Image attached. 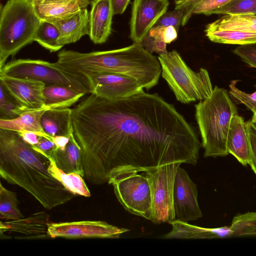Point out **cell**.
<instances>
[{
  "label": "cell",
  "instance_id": "20",
  "mask_svg": "<svg viewBox=\"0 0 256 256\" xmlns=\"http://www.w3.org/2000/svg\"><path fill=\"white\" fill-rule=\"evenodd\" d=\"M51 22L54 24L58 30V43L62 48L75 42L90 34V13L87 8L70 18Z\"/></svg>",
  "mask_w": 256,
  "mask_h": 256
},
{
  "label": "cell",
  "instance_id": "33",
  "mask_svg": "<svg viewBox=\"0 0 256 256\" xmlns=\"http://www.w3.org/2000/svg\"><path fill=\"white\" fill-rule=\"evenodd\" d=\"M237 80H232L229 84V95L234 104H244L253 114H256V90L252 94L246 93L238 89L236 85Z\"/></svg>",
  "mask_w": 256,
  "mask_h": 256
},
{
  "label": "cell",
  "instance_id": "2",
  "mask_svg": "<svg viewBox=\"0 0 256 256\" xmlns=\"http://www.w3.org/2000/svg\"><path fill=\"white\" fill-rule=\"evenodd\" d=\"M51 158L25 142L18 132L0 128V176L23 188L45 208L51 210L73 198L49 172Z\"/></svg>",
  "mask_w": 256,
  "mask_h": 256
},
{
  "label": "cell",
  "instance_id": "6",
  "mask_svg": "<svg viewBox=\"0 0 256 256\" xmlns=\"http://www.w3.org/2000/svg\"><path fill=\"white\" fill-rule=\"evenodd\" d=\"M158 58L162 76L178 100L188 104L203 100L211 96L214 88L206 69L192 70L176 50L160 54Z\"/></svg>",
  "mask_w": 256,
  "mask_h": 256
},
{
  "label": "cell",
  "instance_id": "34",
  "mask_svg": "<svg viewBox=\"0 0 256 256\" xmlns=\"http://www.w3.org/2000/svg\"><path fill=\"white\" fill-rule=\"evenodd\" d=\"M233 52L250 66L256 68V42L240 45Z\"/></svg>",
  "mask_w": 256,
  "mask_h": 256
},
{
  "label": "cell",
  "instance_id": "5",
  "mask_svg": "<svg viewBox=\"0 0 256 256\" xmlns=\"http://www.w3.org/2000/svg\"><path fill=\"white\" fill-rule=\"evenodd\" d=\"M0 68L34 41L40 20L28 0H8L0 16Z\"/></svg>",
  "mask_w": 256,
  "mask_h": 256
},
{
  "label": "cell",
  "instance_id": "45",
  "mask_svg": "<svg viewBox=\"0 0 256 256\" xmlns=\"http://www.w3.org/2000/svg\"><path fill=\"white\" fill-rule=\"evenodd\" d=\"M250 121L256 130V114H253V116Z\"/></svg>",
  "mask_w": 256,
  "mask_h": 256
},
{
  "label": "cell",
  "instance_id": "9",
  "mask_svg": "<svg viewBox=\"0 0 256 256\" xmlns=\"http://www.w3.org/2000/svg\"><path fill=\"white\" fill-rule=\"evenodd\" d=\"M181 162L166 164L146 171L152 195V216L155 224L170 223L176 220L174 186L176 174Z\"/></svg>",
  "mask_w": 256,
  "mask_h": 256
},
{
  "label": "cell",
  "instance_id": "16",
  "mask_svg": "<svg viewBox=\"0 0 256 256\" xmlns=\"http://www.w3.org/2000/svg\"><path fill=\"white\" fill-rule=\"evenodd\" d=\"M40 20L54 22L87 8L90 0H28Z\"/></svg>",
  "mask_w": 256,
  "mask_h": 256
},
{
  "label": "cell",
  "instance_id": "39",
  "mask_svg": "<svg viewBox=\"0 0 256 256\" xmlns=\"http://www.w3.org/2000/svg\"><path fill=\"white\" fill-rule=\"evenodd\" d=\"M203 0H174V9H182L184 14L181 24L185 26L193 14L195 8Z\"/></svg>",
  "mask_w": 256,
  "mask_h": 256
},
{
  "label": "cell",
  "instance_id": "30",
  "mask_svg": "<svg viewBox=\"0 0 256 256\" xmlns=\"http://www.w3.org/2000/svg\"><path fill=\"white\" fill-rule=\"evenodd\" d=\"M16 192H12L0 184V218L14 220L24 218L19 207Z\"/></svg>",
  "mask_w": 256,
  "mask_h": 256
},
{
  "label": "cell",
  "instance_id": "13",
  "mask_svg": "<svg viewBox=\"0 0 256 256\" xmlns=\"http://www.w3.org/2000/svg\"><path fill=\"white\" fill-rule=\"evenodd\" d=\"M168 5V0H133L130 37L134 42H140L160 18L166 12Z\"/></svg>",
  "mask_w": 256,
  "mask_h": 256
},
{
  "label": "cell",
  "instance_id": "1",
  "mask_svg": "<svg viewBox=\"0 0 256 256\" xmlns=\"http://www.w3.org/2000/svg\"><path fill=\"white\" fill-rule=\"evenodd\" d=\"M72 110L84 178L92 184L108 182L124 169L146 172L174 162H198L201 144L195 130L156 93L142 89L116 99L90 94Z\"/></svg>",
  "mask_w": 256,
  "mask_h": 256
},
{
  "label": "cell",
  "instance_id": "32",
  "mask_svg": "<svg viewBox=\"0 0 256 256\" xmlns=\"http://www.w3.org/2000/svg\"><path fill=\"white\" fill-rule=\"evenodd\" d=\"M212 14H256V0H231Z\"/></svg>",
  "mask_w": 256,
  "mask_h": 256
},
{
  "label": "cell",
  "instance_id": "24",
  "mask_svg": "<svg viewBox=\"0 0 256 256\" xmlns=\"http://www.w3.org/2000/svg\"><path fill=\"white\" fill-rule=\"evenodd\" d=\"M46 110V108L31 109L14 119H0V128L16 132L31 131L49 136L44 132L40 124L42 116Z\"/></svg>",
  "mask_w": 256,
  "mask_h": 256
},
{
  "label": "cell",
  "instance_id": "25",
  "mask_svg": "<svg viewBox=\"0 0 256 256\" xmlns=\"http://www.w3.org/2000/svg\"><path fill=\"white\" fill-rule=\"evenodd\" d=\"M206 28L256 32V14H225L208 24Z\"/></svg>",
  "mask_w": 256,
  "mask_h": 256
},
{
  "label": "cell",
  "instance_id": "29",
  "mask_svg": "<svg viewBox=\"0 0 256 256\" xmlns=\"http://www.w3.org/2000/svg\"><path fill=\"white\" fill-rule=\"evenodd\" d=\"M29 110L31 109L20 104L0 82V119H14Z\"/></svg>",
  "mask_w": 256,
  "mask_h": 256
},
{
  "label": "cell",
  "instance_id": "37",
  "mask_svg": "<svg viewBox=\"0 0 256 256\" xmlns=\"http://www.w3.org/2000/svg\"><path fill=\"white\" fill-rule=\"evenodd\" d=\"M148 52L158 54L167 52L166 44L152 36L148 32L140 43Z\"/></svg>",
  "mask_w": 256,
  "mask_h": 256
},
{
  "label": "cell",
  "instance_id": "40",
  "mask_svg": "<svg viewBox=\"0 0 256 256\" xmlns=\"http://www.w3.org/2000/svg\"><path fill=\"white\" fill-rule=\"evenodd\" d=\"M246 123L250 146V160L248 165L256 174V130L250 120Z\"/></svg>",
  "mask_w": 256,
  "mask_h": 256
},
{
  "label": "cell",
  "instance_id": "35",
  "mask_svg": "<svg viewBox=\"0 0 256 256\" xmlns=\"http://www.w3.org/2000/svg\"><path fill=\"white\" fill-rule=\"evenodd\" d=\"M184 14V12L182 9H174V10L166 12L160 18L154 26H172L178 32Z\"/></svg>",
  "mask_w": 256,
  "mask_h": 256
},
{
  "label": "cell",
  "instance_id": "3",
  "mask_svg": "<svg viewBox=\"0 0 256 256\" xmlns=\"http://www.w3.org/2000/svg\"><path fill=\"white\" fill-rule=\"evenodd\" d=\"M56 62L63 69L80 74L98 72L125 74L148 90L158 84L162 72L158 58L136 42L121 48L90 52L64 50L58 53Z\"/></svg>",
  "mask_w": 256,
  "mask_h": 256
},
{
  "label": "cell",
  "instance_id": "41",
  "mask_svg": "<svg viewBox=\"0 0 256 256\" xmlns=\"http://www.w3.org/2000/svg\"><path fill=\"white\" fill-rule=\"evenodd\" d=\"M52 138L40 136L38 142L36 146H32L36 150L46 154L50 157L52 152L56 148V146L52 142Z\"/></svg>",
  "mask_w": 256,
  "mask_h": 256
},
{
  "label": "cell",
  "instance_id": "23",
  "mask_svg": "<svg viewBox=\"0 0 256 256\" xmlns=\"http://www.w3.org/2000/svg\"><path fill=\"white\" fill-rule=\"evenodd\" d=\"M86 94L61 85L46 86L44 90V107L48 109L68 108Z\"/></svg>",
  "mask_w": 256,
  "mask_h": 256
},
{
  "label": "cell",
  "instance_id": "12",
  "mask_svg": "<svg viewBox=\"0 0 256 256\" xmlns=\"http://www.w3.org/2000/svg\"><path fill=\"white\" fill-rule=\"evenodd\" d=\"M196 184L186 171L178 168L174 186V206L176 220L188 222L202 216L198 200Z\"/></svg>",
  "mask_w": 256,
  "mask_h": 256
},
{
  "label": "cell",
  "instance_id": "18",
  "mask_svg": "<svg viewBox=\"0 0 256 256\" xmlns=\"http://www.w3.org/2000/svg\"><path fill=\"white\" fill-rule=\"evenodd\" d=\"M228 154L232 155L242 166H246L250 160V146L247 123L238 114L230 121L226 140Z\"/></svg>",
  "mask_w": 256,
  "mask_h": 256
},
{
  "label": "cell",
  "instance_id": "27",
  "mask_svg": "<svg viewBox=\"0 0 256 256\" xmlns=\"http://www.w3.org/2000/svg\"><path fill=\"white\" fill-rule=\"evenodd\" d=\"M204 32L208 38L214 42L240 46L256 42V32L206 28Z\"/></svg>",
  "mask_w": 256,
  "mask_h": 256
},
{
  "label": "cell",
  "instance_id": "43",
  "mask_svg": "<svg viewBox=\"0 0 256 256\" xmlns=\"http://www.w3.org/2000/svg\"><path fill=\"white\" fill-rule=\"evenodd\" d=\"M114 14H120L126 10L130 0H110Z\"/></svg>",
  "mask_w": 256,
  "mask_h": 256
},
{
  "label": "cell",
  "instance_id": "11",
  "mask_svg": "<svg viewBox=\"0 0 256 256\" xmlns=\"http://www.w3.org/2000/svg\"><path fill=\"white\" fill-rule=\"evenodd\" d=\"M129 230L120 228L104 221L83 220L50 222L48 232L50 238H118Z\"/></svg>",
  "mask_w": 256,
  "mask_h": 256
},
{
  "label": "cell",
  "instance_id": "26",
  "mask_svg": "<svg viewBox=\"0 0 256 256\" xmlns=\"http://www.w3.org/2000/svg\"><path fill=\"white\" fill-rule=\"evenodd\" d=\"M50 174L68 190L74 194L85 197L90 196V192L84 178L80 174L77 173H65L59 169L51 158L48 167Z\"/></svg>",
  "mask_w": 256,
  "mask_h": 256
},
{
  "label": "cell",
  "instance_id": "42",
  "mask_svg": "<svg viewBox=\"0 0 256 256\" xmlns=\"http://www.w3.org/2000/svg\"><path fill=\"white\" fill-rule=\"evenodd\" d=\"M18 132L25 142L32 146H36L38 142V140L42 136L50 138H52L31 131H20Z\"/></svg>",
  "mask_w": 256,
  "mask_h": 256
},
{
  "label": "cell",
  "instance_id": "10",
  "mask_svg": "<svg viewBox=\"0 0 256 256\" xmlns=\"http://www.w3.org/2000/svg\"><path fill=\"white\" fill-rule=\"evenodd\" d=\"M82 74L88 81L90 94L108 99L126 97L144 89L136 80L121 74L98 72Z\"/></svg>",
  "mask_w": 256,
  "mask_h": 256
},
{
  "label": "cell",
  "instance_id": "19",
  "mask_svg": "<svg viewBox=\"0 0 256 256\" xmlns=\"http://www.w3.org/2000/svg\"><path fill=\"white\" fill-rule=\"evenodd\" d=\"M172 230L162 236L165 238L212 239L232 237V232L230 226L216 228H205L177 220L170 223Z\"/></svg>",
  "mask_w": 256,
  "mask_h": 256
},
{
  "label": "cell",
  "instance_id": "17",
  "mask_svg": "<svg viewBox=\"0 0 256 256\" xmlns=\"http://www.w3.org/2000/svg\"><path fill=\"white\" fill-rule=\"evenodd\" d=\"M90 12V34L95 44L105 42L112 31L114 16L110 0H92Z\"/></svg>",
  "mask_w": 256,
  "mask_h": 256
},
{
  "label": "cell",
  "instance_id": "36",
  "mask_svg": "<svg viewBox=\"0 0 256 256\" xmlns=\"http://www.w3.org/2000/svg\"><path fill=\"white\" fill-rule=\"evenodd\" d=\"M148 33L151 36L166 44L174 41L178 37V31L172 26H154Z\"/></svg>",
  "mask_w": 256,
  "mask_h": 256
},
{
  "label": "cell",
  "instance_id": "31",
  "mask_svg": "<svg viewBox=\"0 0 256 256\" xmlns=\"http://www.w3.org/2000/svg\"><path fill=\"white\" fill-rule=\"evenodd\" d=\"M230 228L232 237H256V212L237 214L233 218Z\"/></svg>",
  "mask_w": 256,
  "mask_h": 256
},
{
  "label": "cell",
  "instance_id": "28",
  "mask_svg": "<svg viewBox=\"0 0 256 256\" xmlns=\"http://www.w3.org/2000/svg\"><path fill=\"white\" fill-rule=\"evenodd\" d=\"M59 36L58 30L54 24L46 20H40L34 41L50 52H55L62 48L58 43Z\"/></svg>",
  "mask_w": 256,
  "mask_h": 256
},
{
  "label": "cell",
  "instance_id": "21",
  "mask_svg": "<svg viewBox=\"0 0 256 256\" xmlns=\"http://www.w3.org/2000/svg\"><path fill=\"white\" fill-rule=\"evenodd\" d=\"M40 124L44 132L51 137H70L74 134L72 110L68 108L46 110L42 116Z\"/></svg>",
  "mask_w": 256,
  "mask_h": 256
},
{
  "label": "cell",
  "instance_id": "7",
  "mask_svg": "<svg viewBox=\"0 0 256 256\" xmlns=\"http://www.w3.org/2000/svg\"><path fill=\"white\" fill-rule=\"evenodd\" d=\"M0 71L8 76L40 81L46 86L61 85L85 94L90 93L86 76L67 71L56 62L41 60L17 59L5 64L0 68Z\"/></svg>",
  "mask_w": 256,
  "mask_h": 256
},
{
  "label": "cell",
  "instance_id": "4",
  "mask_svg": "<svg viewBox=\"0 0 256 256\" xmlns=\"http://www.w3.org/2000/svg\"><path fill=\"white\" fill-rule=\"evenodd\" d=\"M236 114L237 108L228 92L216 86L209 98L195 104V118L205 158L228 154L227 136L231 120Z\"/></svg>",
  "mask_w": 256,
  "mask_h": 256
},
{
  "label": "cell",
  "instance_id": "38",
  "mask_svg": "<svg viewBox=\"0 0 256 256\" xmlns=\"http://www.w3.org/2000/svg\"><path fill=\"white\" fill-rule=\"evenodd\" d=\"M231 0H203L193 10V14H212L216 9L224 6Z\"/></svg>",
  "mask_w": 256,
  "mask_h": 256
},
{
  "label": "cell",
  "instance_id": "22",
  "mask_svg": "<svg viewBox=\"0 0 256 256\" xmlns=\"http://www.w3.org/2000/svg\"><path fill=\"white\" fill-rule=\"evenodd\" d=\"M50 158L56 166L64 172L77 173L84 177L82 150L74 134L64 148H56Z\"/></svg>",
  "mask_w": 256,
  "mask_h": 256
},
{
  "label": "cell",
  "instance_id": "8",
  "mask_svg": "<svg viewBox=\"0 0 256 256\" xmlns=\"http://www.w3.org/2000/svg\"><path fill=\"white\" fill-rule=\"evenodd\" d=\"M124 208L129 212L150 220L152 195L146 172L127 168L112 174L108 181Z\"/></svg>",
  "mask_w": 256,
  "mask_h": 256
},
{
  "label": "cell",
  "instance_id": "15",
  "mask_svg": "<svg viewBox=\"0 0 256 256\" xmlns=\"http://www.w3.org/2000/svg\"><path fill=\"white\" fill-rule=\"evenodd\" d=\"M0 82L22 105L30 109L45 108L44 83L30 78L8 76L2 71H0Z\"/></svg>",
  "mask_w": 256,
  "mask_h": 256
},
{
  "label": "cell",
  "instance_id": "44",
  "mask_svg": "<svg viewBox=\"0 0 256 256\" xmlns=\"http://www.w3.org/2000/svg\"><path fill=\"white\" fill-rule=\"evenodd\" d=\"M70 140V137L58 136L52 137V142L56 146V148H64Z\"/></svg>",
  "mask_w": 256,
  "mask_h": 256
},
{
  "label": "cell",
  "instance_id": "14",
  "mask_svg": "<svg viewBox=\"0 0 256 256\" xmlns=\"http://www.w3.org/2000/svg\"><path fill=\"white\" fill-rule=\"evenodd\" d=\"M49 216L44 212L34 213L26 218L0 221V239L8 234L20 240H39L50 238L48 228Z\"/></svg>",
  "mask_w": 256,
  "mask_h": 256
}]
</instances>
